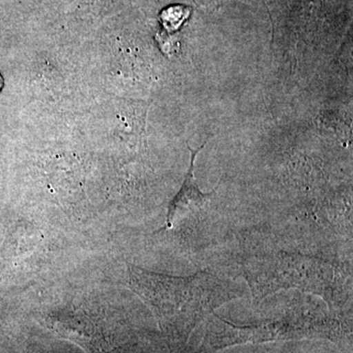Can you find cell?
Here are the masks:
<instances>
[{"label":"cell","instance_id":"obj_3","mask_svg":"<svg viewBox=\"0 0 353 353\" xmlns=\"http://www.w3.org/2000/svg\"><path fill=\"white\" fill-rule=\"evenodd\" d=\"M205 143L197 148L196 150H192L189 148L190 150V168L180 192L174 197L169 205L168 211H167L166 224L163 228L165 230L172 229L176 221L183 216L196 210H201L213 194V192H209V194L202 192L197 185L196 178H194V161H196L197 153L201 152Z\"/></svg>","mask_w":353,"mask_h":353},{"label":"cell","instance_id":"obj_5","mask_svg":"<svg viewBox=\"0 0 353 353\" xmlns=\"http://www.w3.org/2000/svg\"><path fill=\"white\" fill-rule=\"evenodd\" d=\"M3 85H4L3 78H2L1 73H0V92H1L2 88H3Z\"/></svg>","mask_w":353,"mask_h":353},{"label":"cell","instance_id":"obj_4","mask_svg":"<svg viewBox=\"0 0 353 353\" xmlns=\"http://www.w3.org/2000/svg\"><path fill=\"white\" fill-rule=\"evenodd\" d=\"M185 10V8L181 7L176 16H174L173 7L166 9L161 16L162 22H163L165 27L168 30H175L176 28H178L179 26L182 24L183 20L185 19V16L183 14Z\"/></svg>","mask_w":353,"mask_h":353},{"label":"cell","instance_id":"obj_1","mask_svg":"<svg viewBox=\"0 0 353 353\" xmlns=\"http://www.w3.org/2000/svg\"><path fill=\"white\" fill-rule=\"evenodd\" d=\"M128 278L130 289L169 329L189 328L243 292L241 285L208 271L179 277L128 264Z\"/></svg>","mask_w":353,"mask_h":353},{"label":"cell","instance_id":"obj_2","mask_svg":"<svg viewBox=\"0 0 353 353\" xmlns=\"http://www.w3.org/2000/svg\"><path fill=\"white\" fill-rule=\"evenodd\" d=\"M241 266L255 301L280 290L297 289L322 297L333 308L352 292L350 269L336 260L281 252L253 255Z\"/></svg>","mask_w":353,"mask_h":353}]
</instances>
